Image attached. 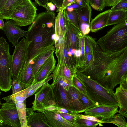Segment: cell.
Listing matches in <instances>:
<instances>
[{"instance_id": "obj_1", "label": "cell", "mask_w": 127, "mask_h": 127, "mask_svg": "<svg viewBox=\"0 0 127 127\" xmlns=\"http://www.w3.org/2000/svg\"><path fill=\"white\" fill-rule=\"evenodd\" d=\"M93 54V60L77 70L103 87L113 90L127 75V47L118 51L105 52L95 39L89 36Z\"/></svg>"}, {"instance_id": "obj_2", "label": "cell", "mask_w": 127, "mask_h": 127, "mask_svg": "<svg viewBox=\"0 0 127 127\" xmlns=\"http://www.w3.org/2000/svg\"><path fill=\"white\" fill-rule=\"evenodd\" d=\"M55 17L54 11H47L37 14L26 31L25 37L30 42L29 59L33 58L44 49L54 45Z\"/></svg>"}, {"instance_id": "obj_3", "label": "cell", "mask_w": 127, "mask_h": 127, "mask_svg": "<svg viewBox=\"0 0 127 127\" xmlns=\"http://www.w3.org/2000/svg\"><path fill=\"white\" fill-rule=\"evenodd\" d=\"M75 75L84 84L88 97L97 106L108 105L119 106L113 90L103 87L77 70Z\"/></svg>"}, {"instance_id": "obj_4", "label": "cell", "mask_w": 127, "mask_h": 127, "mask_svg": "<svg viewBox=\"0 0 127 127\" xmlns=\"http://www.w3.org/2000/svg\"><path fill=\"white\" fill-rule=\"evenodd\" d=\"M127 20L115 24L96 41L105 52L118 51L127 47Z\"/></svg>"}, {"instance_id": "obj_5", "label": "cell", "mask_w": 127, "mask_h": 127, "mask_svg": "<svg viewBox=\"0 0 127 127\" xmlns=\"http://www.w3.org/2000/svg\"><path fill=\"white\" fill-rule=\"evenodd\" d=\"M9 49L6 39L0 37V89L5 92L11 87L12 56Z\"/></svg>"}, {"instance_id": "obj_6", "label": "cell", "mask_w": 127, "mask_h": 127, "mask_svg": "<svg viewBox=\"0 0 127 127\" xmlns=\"http://www.w3.org/2000/svg\"><path fill=\"white\" fill-rule=\"evenodd\" d=\"M37 9L31 0H21L14 10L10 19L17 25H30L37 15Z\"/></svg>"}, {"instance_id": "obj_7", "label": "cell", "mask_w": 127, "mask_h": 127, "mask_svg": "<svg viewBox=\"0 0 127 127\" xmlns=\"http://www.w3.org/2000/svg\"><path fill=\"white\" fill-rule=\"evenodd\" d=\"M30 42L23 38L15 47L12 55L11 77L13 80H18L21 71L28 57Z\"/></svg>"}, {"instance_id": "obj_8", "label": "cell", "mask_w": 127, "mask_h": 127, "mask_svg": "<svg viewBox=\"0 0 127 127\" xmlns=\"http://www.w3.org/2000/svg\"><path fill=\"white\" fill-rule=\"evenodd\" d=\"M34 95L32 107L34 111L41 112L48 106H56L52 86L48 82L43 85Z\"/></svg>"}, {"instance_id": "obj_9", "label": "cell", "mask_w": 127, "mask_h": 127, "mask_svg": "<svg viewBox=\"0 0 127 127\" xmlns=\"http://www.w3.org/2000/svg\"><path fill=\"white\" fill-rule=\"evenodd\" d=\"M1 105L0 113L3 118L4 124L13 127H21L15 103L6 102L1 104Z\"/></svg>"}, {"instance_id": "obj_10", "label": "cell", "mask_w": 127, "mask_h": 127, "mask_svg": "<svg viewBox=\"0 0 127 127\" xmlns=\"http://www.w3.org/2000/svg\"><path fill=\"white\" fill-rule=\"evenodd\" d=\"M2 30L9 42L12 43L13 46H16L19 39L23 37H26V31L21 29L12 20L6 21Z\"/></svg>"}, {"instance_id": "obj_11", "label": "cell", "mask_w": 127, "mask_h": 127, "mask_svg": "<svg viewBox=\"0 0 127 127\" xmlns=\"http://www.w3.org/2000/svg\"><path fill=\"white\" fill-rule=\"evenodd\" d=\"M51 86L56 106L75 112L67 91L58 83H56Z\"/></svg>"}, {"instance_id": "obj_12", "label": "cell", "mask_w": 127, "mask_h": 127, "mask_svg": "<svg viewBox=\"0 0 127 127\" xmlns=\"http://www.w3.org/2000/svg\"><path fill=\"white\" fill-rule=\"evenodd\" d=\"M118 107L114 105L94 107L86 109L84 114L94 116L103 121L109 119L118 112Z\"/></svg>"}, {"instance_id": "obj_13", "label": "cell", "mask_w": 127, "mask_h": 127, "mask_svg": "<svg viewBox=\"0 0 127 127\" xmlns=\"http://www.w3.org/2000/svg\"><path fill=\"white\" fill-rule=\"evenodd\" d=\"M41 112L43 113L50 127H75L73 124L65 120L56 112L44 110Z\"/></svg>"}, {"instance_id": "obj_14", "label": "cell", "mask_w": 127, "mask_h": 127, "mask_svg": "<svg viewBox=\"0 0 127 127\" xmlns=\"http://www.w3.org/2000/svg\"><path fill=\"white\" fill-rule=\"evenodd\" d=\"M56 62L53 54L41 66L34 77L32 84L44 80L49 76L55 69Z\"/></svg>"}, {"instance_id": "obj_15", "label": "cell", "mask_w": 127, "mask_h": 127, "mask_svg": "<svg viewBox=\"0 0 127 127\" xmlns=\"http://www.w3.org/2000/svg\"><path fill=\"white\" fill-rule=\"evenodd\" d=\"M55 50V46H51L42 51L33 58L29 59V62L32 64L34 77L42 65L50 55L54 54Z\"/></svg>"}, {"instance_id": "obj_16", "label": "cell", "mask_w": 127, "mask_h": 127, "mask_svg": "<svg viewBox=\"0 0 127 127\" xmlns=\"http://www.w3.org/2000/svg\"><path fill=\"white\" fill-rule=\"evenodd\" d=\"M27 127H50L42 113L34 112L33 108H26Z\"/></svg>"}, {"instance_id": "obj_17", "label": "cell", "mask_w": 127, "mask_h": 127, "mask_svg": "<svg viewBox=\"0 0 127 127\" xmlns=\"http://www.w3.org/2000/svg\"><path fill=\"white\" fill-rule=\"evenodd\" d=\"M34 79L32 64L29 62L28 57L21 71L18 80L24 89L32 85Z\"/></svg>"}, {"instance_id": "obj_18", "label": "cell", "mask_w": 127, "mask_h": 127, "mask_svg": "<svg viewBox=\"0 0 127 127\" xmlns=\"http://www.w3.org/2000/svg\"><path fill=\"white\" fill-rule=\"evenodd\" d=\"M119 86L116 88L114 95L117 102L119 109L118 112L127 118V89L123 87L120 84Z\"/></svg>"}, {"instance_id": "obj_19", "label": "cell", "mask_w": 127, "mask_h": 127, "mask_svg": "<svg viewBox=\"0 0 127 127\" xmlns=\"http://www.w3.org/2000/svg\"><path fill=\"white\" fill-rule=\"evenodd\" d=\"M110 9L100 13L90 21V31L95 32L107 26L110 12Z\"/></svg>"}, {"instance_id": "obj_20", "label": "cell", "mask_w": 127, "mask_h": 127, "mask_svg": "<svg viewBox=\"0 0 127 127\" xmlns=\"http://www.w3.org/2000/svg\"><path fill=\"white\" fill-rule=\"evenodd\" d=\"M67 92L75 111L77 113L84 112L87 109L81 101L78 89L72 85Z\"/></svg>"}, {"instance_id": "obj_21", "label": "cell", "mask_w": 127, "mask_h": 127, "mask_svg": "<svg viewBox=\"0 0 127 127\" xmlns=\"http://www.w3.org/2000/svg\"><path fill=\"white\" fill-rule=\"evenodd\" d=\"M55 24L56 36L63 37L66 32L67 24V19L64 10L58 13L55 18Z\"/></svg>"}, {"instance_id": "obj_22", "label": "cell", "mask_w": 127, "mask_h": 127, "mask_svg": "<svg viewBox=\"0 0 127 127\" xmlns=\"http://www.w3.org/2000/svg\"><path fill=\"white\" fill-rule=\"evenodd\" d=\"M127 20V10L110 11L107 26Z\"/></svg>"}, {"instance_id": "obj_23", "label": "cell", "mask_w": 127, "mask_h": 127, "mask_svg": "<svg viewBox=\"0 0 127 127\" xmlns=\"http://www.w3.org/2000/svg\"><path fill=\"white\" fill-rule=\"evenodd\" d=\"M31 85L21 91L8 96L3 97L2 99L10 103H16L20 101H24L27 97V95Z\"/></svg>"}, {"instance_id": "obj_24", "label": "cell", "mask_w": 127, "mask_h": 127, "mask_svg": "<svg viewBox=\"0 0 127 127\" xmlns=\"http://www.w3.org/2000/svg\"><path fill=\"white\" fill-rule=\"evenodd\" d=\"M21 0H8L0 12V18L9 20L14 10Z\"/></svg>"}, {"instance_id": "obj_25", "label": "cell", "mask_w": 127, "mask_h": 127, "mask_svg": "<svg viewBox=\"0 0 127 127\" xmlns=\"http://www.w3.org/2000/svg\"><path fill=\"white\" fill-rule=\"evenodd\" d=\"M53 73V80L58 77L62 76L72 79L74 76L75 75V74L68 67L64 65L57 64Z\"/></svg>"}, {"instance_id": "obj_26", "label": "cell", "mask_w": 127, "mask_h": 127, "mask_svg": "<svg viewBox=\"0 0 127 127\" xmlns=\"http://www.w3.org/2000/svg\"><path fill=\"white\" fill-rule=\"evenodd\" d=\"M77 10L78 16V26L82 24L90 25L92 9L90 5L83 7Z\"/></svg>"}, {"instance_id": "obj_27", "label": "cell", "mask_w": 127, "mask_h": 127, "mask_svg": "<svg viewBox=\"0 0 127 127\" xmlns=\"http://www.w3.org/2000/svg\"><path fill=\"white\" fill-rule=\"evenodd\" d=\"M15 104L20 122L21 127H27L26 100L18 102Z\"/></svg>"}, {"instance_id": "obj_28", "label": "cell", "mask_w": 127, "mask_h": 127, "mask_svg": "<svg viewBox=\"0 0 127 127\" xmlns=\"http://www.w3.org/2000/svg\"><path fill=\"white\" fill-rule=\"evenodd\" d=\"M102 122L90 120L76 117L75 127H96L99 125L103 126Z\"/></svg>"}, {"instance_id": "obj_29", "label": "cell", "mask_w": 127, "mask_h": 127, "mask_svg": "<svg viewBox=\"0 0 127 127\" xmlns=\"http://www.w3.org/2000/svg\"><path fill=\"white\" fill-rule=\"evenodd\" d=\"M104 123L113 124L119 127H127V123L124 116L119 113L115 114L109 119L103 121Z\"/></svg>"}, {"instance_id": "obj_30", "label": "cell", "mask_w": 127, "mask_h": 127, "mask_svg": "<svg viewBox=\"0 0 127 127\" xmlns=\"http://www.w3.org/2000/svg\"><path fill=\"white\" fill-rule=\"evenodd\" d=\"M53 76V74L52 73L44 80L31 85L28 93L27 97L34 94L43 85L52 79Z\"/></svg>"}, {"instance_id": "obj_31", "label": "cell", "mask_w": 127, "mask_h": 127, "mask_svg": "<svg viewBox=\"0 0 127 127\" xmlns=\"http://www.w3.org/2000/svg\"><path fill=\"white\" fill-rule=\"evenodd\" d=\"M72 80V79H68L64 77H60L53 80V82L51 85H53L55 83H58L67 91L69 87L73 85Z\"/></svg>"}, {"instance_id": "obj_32", "label": "cell", "mask_w": 127, "mask_h": 127, "mask_svg": "<svg viewBox=\"0 0 127 127\" xmlns=\"http://www.w3.org/2000/svg\"><path fill=\"white\" fill-rule=\"evenodd\" d=\"M80 49L81 51V55L79 59L77 68L84 66L86 62L85 55L84 36L82 34L80 36Z\"/></svg>"}, {"instance_id": "obj_33", "label": "cell", "mask_w": 127, "mask_h": 127, "mask_svg": "<svg viewBox=\"0 0 127 127\" xmlns=\"http://www.w3.org/2000/svg\"><path fill=\"white\" fill-rule=\"evenodd\" d=\"M64 12L67 18L71 23L79 30V16L76 10L69 11L66 9H64Z\"/></svg>"}, {"instance_id": "obj_34", "label": "cell", "mask_w": 127, "mask_h": 127, "mask_svg": "<svg viewBox=\"0 0 127 127\" xmlns=\"http://www.w3.org/2000/svg\"><path fill=\"white\" fill-rule=\"evenodd\" d=\"M78 89L81 101L83 105L87 109L97 107L96 104L81 91Z\"/></svg>"}, {"instance_id": "obj_35", "label": "cell", "mask_w": 127, "mask_h": 127, "mask_svg": "<svg viewBox=\"0 0 127 127\" xmlns=\"http://www.w3.org/2000/svg\"><path fill=\"white\" fill-rule=\"evenodd\" d=\"M72 85L87 95L86 88L81 80L76 75L72 79Z\"/></svg>"}, {"instance_id": "obj_36", "label": "cell", "mask_w": 127, "mask_h": 127, "mask_svg": "<svg viewBox=\"0 0 127 127\" xmlns=\"http://www.w3.org/2000/svg\"><path fill=\"white\" fill-rule=\"evenodd\" d=\"M89 4L94 9L102 11L105 7L104 0H89Z\"/></svg>"}, {"instance_id": "obj_37", "label": "cell", "mask_w": 127, "mask_h": 127, "mask_svg": "<svg viewBox=\"0 0 127 127\" xmlns=\"http://www.w3.org/2000/svg\"><path fill=\"white\" fill-rule=\"evenodd\" d=\"M110 10L111 11L127 10V2L120 0L112 6Z\"/></svg>"}, {"instance_id": "obj_38", "label": "cell", "mask_w": 127, "mask_h": 127, "mask_svg": "<svg viewBox=\"0 0 127 127\" xmlns=\"http://www.w3.org/2000/svg\"><path fill=\"white\" fill-rule=\"evenodd\" d=\"M12 94H15L24 89L21 86L18 80H12Z\"/></svg>"}, {"instance_id": "obj_39", "label": "cell", "mask_w": 127, "mask_h": 127, "mask_svg": "<svg viewBox=\"0 0 127 127\" xmlns=\"http://www.w3.org/2000/svg\"><path fill=\"white\" fill-rule=\"evenodd\" d=\"M59 113L65 120L73 123L74 125L76 115L77 114H73L63 113Z\"/></svg>"}, {"instance_id": "obj_40", "label": "cell", "mask_w": 127, "mask_h": 127, "mask_svg": "<svg viewBox=\"0 0 127 127\" xmlns=\"http://www.w3.org/2000/svg\"><path fill=\"white\" fill-rule=\"evenodd\" d=\"M76 117L92 121L101 122H102L103 123H104L103 121H101L94 116L89 115H83L82 114H80L78 113L76 114Z\"/></svg>"}, {"instance_id": "obj_41", "label": "cell", "mask_w": 127, "mask_h": 127, "mask_svg": "<svg viewBox=\"0 0 127 127\" xmlns=\"http://www.w3.org/2000/svg\"><path fill=\"white\" fill-rule=\"evenodd\" d=\"M76 0H64L63 4L59 9L56 10V11L59 12L60 11L64 10L67 7L71 4L75 3Z\"/></svg>"}, {"instance_id": "obj_42", "label": "cell", "mask_w": 127, "mask_h": 127, "mask_svg": "<svg viewBox=\"0 0 127 127\" xmlns=\"http://www.w3.org/2000/svg\"><path fill=\"white\" fill-rule=\"evenodd\" d=\"M82 6L78 4L74 3L67 7L64 9L69 11H72L74 10H77L82 8Z\"/></svg>"}, {"instance_id": "obj_43", "label": "cell", "mask_w": 127, "mask_h": 127, "mask_svg": "<svg viewBox=\"0 0 127 127\" xmlns=\"http://www.w3.org/2000/svg\"><path fill=\"white\" fill-rule=\"evenodd\" d=\"M49 1L55 5L57 8L56 10H57L61 7L64 0H49Z\"/></svg>"}, {"instance_id": "obj_44", "label": "cell", "mask_w": 127, "mask_h": 127, "mask_svg": "<svg viewBox=\"0 0 127 127\" xmlns=\"http://www.w3.org/2000/svg\"><path fill=\"white\" fill-rule=\"evenodd\" d=\"M56 112L58 113H63L73 114H78L75 112L68 110L65 108L59 107H58V109Z\"/></svg>"}, {"instance_id": "obj_45", "label": "cell", "mask_w": 127, "mask_h": 127, "mask_svg": "<svg viewBox=\"0 0 127 127\" xmlns=\"http://www.w3.org/2000/svg\"><path fill=\"white\" fill-rule=\"evenodd\" d=\"M93 54L92 47V48L86 56L85 65L84 66L87 65L91 62L93 60Z\"/></svg>"}, {"instance_id": "obj_46", "label": "cell", "mask_w": 127, "mask_h": 127, "mask_svg": "<svg viewBox=\"0 0 127 127\" xmlns=\"http://www.w3.org/2000/svg\"><path fill=\"white\" fill-rule=\"evenodd\" d=\"M120 0H104L105 7L112 6Z\"/></svg>"}, {"instance_id": "obj_47", "label": "cell", "mask_w": 127, "mask_h": 127, "mask_svg": "<svg viewBox=\"0 0 127 127\" xmlns=\"http://www.w3.org/2000/svg\"><path fill=\"white\" fill-rule=\"evenodd\" d=\"M36 4L40 6L46 8V5L49 2V0H34Z\"/></svg>"}, {"instance_id": "obj_48", "label": "cell", "mask_w": 127, "mask_h": 127, "mask_svg": "<svg viewBox=\"0 0 127 127\" xmlns=\"http://www.w3.org/2000/svg\"><path fill=\"white\" fill-rule=\"evenodd\" d=\"M55 6L51 2H48L47 4L46 9L47 12L53 11L55 9Z\"/></svg>"}, {"instance_id": "obj_49", "label": "cell", "mask_w": 127, "mask_h": 127, "mask_svg": "<svg viewBox=\"0 0 127 127\" xmlns=\"http://www.w3.org/2000/svg\"><path fill=\"white\" fill-rule=\"evenodd\" d=\"M75 3H77L82 7L89 5V0H76Z\"/></svg>"}, {"instance_id": "obj_50", "label": "cell", "mask_w": 127, "mask_h": 127, "mask_svg": "<svg viewBox=\"0 0 127 127\" xmlns=\"http://www.w3.org/2000/svg\"><path fill=\"white\" fill-rule=\"evenodd\" d=\"M120 84H121L123 87L127 89V75L122 78Z\"/></svg>"}, {"instance_id": "obj_51", "label": "cell", "mask_w": 127, "mask_h": 127, "mask_svg": "<svg viewBox=\"0 0 127 127\" xmlns=\"http://www.w3.org/2000/svg\"><path fill=\"white\" fill-rule=\"evenodd\" d=\"M58 107L56 105H51L48 106L45 109V110L49 111H56L58 109Z\"/></svg>"}, {"instance_id": "obj_52", "label": "cell", "mask_w": 127, "mask_h": 127, "mask_svg": "<svg viewBox=\"0 0 127 127\" xmlns=\"http://www.w3.org/2000/svg\"><path fill=\"white\" fill-rule=\"evenodd\" d=\"M8 0H0V12Z\"/></svg>"}, {"instance_id": "obj_53", "label": "cell", "mask_w": 127, "mask_h": 127, "mask_svg": "<svg viewBox=\"0 0 127 127\" xmlns=\"http://www.w3.org/2000/svg\"><path fill=\"white\" fill-rule=\"evenodd\" d=\"M81 55V51L80 49L77 50L74 54L75 57L79 61V59Z\"/></svg>"}, {"instance_id": "obj_54", "label": "cell", "mask_w": 127, "mask_h": 127, "mask_svg": "<svg viewBox=\"0 0 127 127\" xmlns=\"http://www.w3.org/2000/svg\"><path fill=\"white\" fill-rule=\"evenodd\" d=\"M5 25V23L3 19L0 18V29H2Z\"/></svg>"}, {"instance_id": "obj_55", "label": "cell", "mask_w": 127, "mask_h": 127, "mask_svg": "<svg viewBox=\"0 0 127 127\" xmlns=\"http://www.w3.org/2000/svg\"><path fill=\"white\" fill-rule=\"evenodd\" d=\"M4 124L3 118L0 113V125L2 126Z\"/></svg>"}, {"instance_id": "obj_56", "label": "cell", "mask_w": 127, "mask_h": 127, "mask_svg": "<svg viewBox=\"0 0 127 127\" xmlns=\"http://www.w3.org/2000/svg\"><path fill=\"white\" fill-rule=\"evenodd\" d=\"M1 92L0 91V107H1V101H0V95H1Z\"/></svg>"}, {"instance_id": "obj_57", "label": "cell", "mask_w": 127, "mask_h": 127, "mask_svg": "<svg viewBox=\"0 0 127 127\" xmlns=\"http://www.w3.org/2000/svg\"><path fill=\"white\" fill-rule=\"evenodd\" d=\"M121 0L123 1H126V2H127V0Z\"/></svg>"}, {"instance_id": "obj_58", "label": "cell", "mask_w": 127, "mask_h": 127, "mask_svg": "<svg viewBox=\"0 0 127 127\" xmlns=\"http://www.w3.org/2000/svg\"><path fill=\"white\" fill-rule=\"evenodd\" d=\"M2 127V126H1L0 125V127Z\"/></svg>"}, {"instance_id": "obj_59", "label": "cell", "mask_w": 127, "mask_h": 127, "mask_svg": "<svg viewBox=\"0 0 127 127\" xmlns=\"http://www.w3.org/2000/svg\"></svg>"}]
</instances>
